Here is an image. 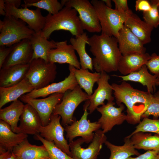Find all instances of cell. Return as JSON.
Listing matches in <instances>:
<instances>
[{
  "mask_svg": "<svg viewBox=\"0 0 159 159\" xmlns=\"http://www.w3.org/2000/svg\"><path fill=\"white\" fill-rule=\"evenodd\" d=\"M90 51L94 56L93 68L96 72L107 73L118 71L120 59L122 56L117 39L103 34L93 35L89 37Z\"/></svg>",
  "mask_w": 159,
  "mask_h": 159,
  "instance_id": "1",
  "label": "cell"
},
{
  "mask_svg": "<svg viewBox=\"0 0 159 159\" xmlns=\"http://www.w3.org/2000/svg\"><path fill=\"white\" fill-rule=\"evenodd\" d=\"M77 12L74 8L65 6L57 14H48L42 31L43 36L48 39L54 31L64 30L69 32L73 36L78 37L84 33Z\"/></svg>",
  "mask_w": 159,
  "mask_h": 159,
  "instance_id": "2",
  "label": "cell"
},
{
  "mask_svg": "<svg viewBox=\"0 0 159 159\" xmlns=\"http://www.w3.org/2000/svg\"><path fill=\"white\" fill-rule=\"evenodd\" d=\"M101 28L102 34L117 38L126 19L132 12L123 13L107 6L102 0H92Z\"/></svg>",
  "mask_w": 159,
  "mask_h": 159,
  "instance_id": "3",
  "label": "cell"
},
{
  "mask_svg": "<svg viewBox=\"0 0 159 159\" xmlns=\"http://www.w3.org/2000/svg\"><path fill=\"white\" fill-rule=\"evenodd\" d=\"M0 46L9 47L24 39H30L35 32L23 20L11 15L0 20Z\"/></svg>",
  "mask_w": 159,
  "mask_h": 159,
  "instance_id": "4",
  "label": "cell"
},
{
  "mask_svg": "<svg viewBox=\"0 0 159 159\" xmlns=\"http://www.w3.org/2000/svg\"><path fill=\"white\" fill-rule=\"evenodd\" d=\"M89 97L78 85L64 94L62 101L56 106L52 114L61 117L64 126L70 125L74 121L73 115L76 108L82 102L88 100Z\"/></svg>",
  "mask_w": 159,
  "mask_h": 159,
  "instance_id": "5",
  "label": "cell"
},
{
  "mask_svg": "<svg viewBox=\"0 0 159 159\" xmlns=\"http://www.w3.org/2000/svg\"><path fill=\"white\" fill-rule=\"evenodd\" d=\"M55 63L47 62L41 59L32 60L26 77L34 87L38 90L50 85L55 80L57 74Z\"/></svg>",
  "mask_w": 159,
  "mask_h": 159,
  "instance_id": "6",
  "label": "cell"
},
{
  "mask_svg": "<svg viewBox=\"0 0 159 159\" xmlns=\"http://www.w3.org/2000/svg\"><path fill=\"white\" fill-rule=\"evenodd\" d=\"M90 102L86 101L83 106L84 112L80 120L74 121L70 125L64 126V130L66 132V137L69 143L72 142L74 138L81 137L86 143H89L93 140L95 133L100 129L101 125L97 121L91 122L87 117L89 114L87 111Z\"/></svg>",
  "mask_w": 159,
  "mask_h": 159,
  "instance_id": "7",
  "label": "cell"
},
{
  "mask_svg": "<svg viewBox=\"0 0 159 159\" xmlns=\"http://www.w3.org/2000/svg\"><path fill=\"white\" fill-rule=\"evenodd\" d=\"M65 6L75 9L82 27L90 33H99L101 28L95 7L88 0H65Z\"/></svg>",
  "mask_w": 159,
  "mask_h": 159,
  "instance_id": "8",
  "label": "cell"
},
{
  "mask_svg": "<svg viewBox=\"0 0 159 159\" xmlns=\"http://www.w3.org/2000/svg\"><path fill=\"white\" fill-rule=\"evenodd\" d=\"M107 139L102 130L99 129L95 132L93 140L87 148L81 147L85 143L82 138L73 141L69 143L72 157L74 159H97Z\"/></svg>",
  "mask_w": 159,
  "mask_h": 159,
  "instance_id": "9",
  "label": "cell"
},
{
  "mask_svg": "<svg viewBox=\"0 0 159 159\" xmlns=\"http://www.w3.org/2000/svg\"><path fill=\"white\" fill-rule=\"evenodd\" d=\"M63 95L62 93H56L47 97L38 99L29 97L24 94L19 99L22 102L30 105L36 111L40 118L42 125L45 126L49 122L53 110L61 102Z\"/></svg>",
  "mask_w": 159,
  "mask_h": 159,
  "instance_id": "10",
  "label": "cell"
},
{
  "mask_svg": "<svg viewBox=\"0 0 159 159\" xmlns=\"http://www.w3.org/2000/svg\"><path fill=\"white\" fill-rule=\"evenodd\" d=\"M61 118L60 115L52 114L48 124L40 126L39 134L46 140L54 142L56 147L72 157L69 144L64 136V129L60 123Z\"/></svg>",
  "mask_w": 159,
  "mask_h": 159,
  "instance_id": "11",
  "label": "cell"
},
{
  "mask_svg": "<svg viewBox=\"0 0 159 159\" xmlns=\"http://www.w3.org/2000/svg\"><path fill=\"white\" fill-rule=\"evenodd\" d=\"M115 105L113 101L107 102L96 109L101 115L97 122L104 134L111 130L115 126L120 125L127 120L126 115L123 112L125 108L124 104H121L119 107L114 106Z\"/></svg>",
  "mask_w": 159,
  "mask_h": 159,
  "instance_id": "12",
  "label": "cell"
},
{
  "mask_svg": "<svg viewBox=\"0 0 159 159\" xmlns=\"http://www.w3.org/2000/svg\"><path fill=\"white\" fill-rule=\"evenodd\" d=\"M5 6L6 16H12L23 20L35 32H41L44 28L46 17L42 15L40 9L32 10L26 7L19 8L7 3H5Z\"/></svg>",
  "mask_w": 159,
  "mask_h": 159,
  "instance_id": "13",
  "label": "cell"
},
{
  "mask_svg": "<svg viewBox=\"0 0 159 159\" xmlns=\"http://www.w3.org/2000/svg\"><path fill=\"white\" fill-rule=\"evenodd\" d=\"M100 73V77L97 82V87L89 96L90 104L88 108L89 114L93 113L99 106L105 104V100L111 102H113L114 100V97L112 95L113 90L111 85L109 83L110 76L105 72Z\"/></svg>",
  "mask_w": 159,
  "mask_h": 159,
  "instance_id": "14",
  "label": "cell"
},
{
  "mask_svg": "<svg viewBox=\"0 0 159 159\" xmlns=\"http://www.w3.org/2000/svg\"><path fill=\"white\" fill-rule=\"evenodd\" d=\"M55 48L50 50L48 54V61L53 63H67L77 69L81 66L73 46L68 44L67 41L56 42Z\"/></svg>",
  "mask_w": 159,
  "mask_h": 159,
  "instance_id": "15",
  "label": "cell"
},
{
  "mask_svg": "<svg viewBox=\"0 0 159 159\" xmlns=\"http://www.w3.org/2000/svg\"><path fill=\"white\" fill-rule=\"evenodd\" d=\"M116 38L122 55L146 53V48L144 47V44L124 25Z\"/></svg>",
  "mask_w": 159,
  "mask_h": 159,
  "instance_id": "16",
  "label": "cell"
},
{
  "mask_svg": "<svg viewBox=\"0 0 159 159\" xmlns=\"http://www.w3.org/2000/svg\"><path fill=\"white\" fill-rule=\"evenodd\" d=\"M33 53L30 39H24L14 45L13 49L2 68L17 64H29L32 61Z\"/></svg>",
  "mask_w": 159,
  "mask_h": 159,
  "instance_id": "17",
  "label": "cell"
},
{
  "mask_svg": "<svg viewBox=\"0 0 159 159\" xmlns=\"http://www.w3.org/2000/svg\"><path fill=\"white\" fill-rule=\"evenodd\" d=\"M69 75L64 79L57 83H52L46 87L38 90L34 89L26 95L27 96L37 98L46 97L56 93L64 94L67 91L72 90L78 85L74 74L69 71Z\"/></svg>",
  "mask_w": 159,
  "mask_h": 159,
  "instance_id": "18",
  "label": "cell"
},
{
  "mask_svg": "<svg viewBox=\"0 0 159 159\" xmlns=\"http://www.w3.org/2000/svg\"><path fill=\"white\" fill-rule=\"evenodd\" d=\"M20 121L15 133L34 135L39 133L41 120L36 111L28 104L25 105Z\"/></svg>",
  "mask_w": 159,
  "mask_h": 159,
  "instance_id": "19",
  "label": "cell"
},
{
  "mask_svg": "<svg viewBox=\"0 0 159 159\" xmlns=\"http://www.w3.org/2000/svg\"><path fill=\"white\" fill-rule=\"evenodd\" d=\"M111 85L116 103L119 106L123 103L127 108L126 121L133 124L138 123L131 98L129 89L130 84L126 81H122L120 84L113 83Z\"/></svg>",
  "mask_w": 159,
  "mask_h": 159,
  "instance_id": "20",
  "label": "cell"
},
{
  "mask_svg": "<svg viewBox=\"0 0 159 159\" xmlns=\"http://www.w3.org/2000/svg\"><path fill=\"white\" fill-rule=\"evenodd\" d=\"M29 64H17L0 69V87L16 85L26 78Z\"/></svg>",
  "mask_w": 159,
  "mask_h": 159,
  "instance_id": "21",
  "label": "cell"
},
{
  "mask_svg": "<svg viewBox=\"0 0 159 159\" xmlns=\"http://www.w3.org/2000/svg\"><path fill=\"white\" fill-rule=\"evenodd\" d=\"M27 134L16 133L12 130L10 125L0 120V153L13 149L28 137Z\"/></svg>",
  "mask_w": 159,
  "mask_h": 159,
  "instance_id": "22",
  "label": "cell"
},
{
  "mask_svg": "<svg viewBox=\"0 0 159 159\" xmlns=\"http://www.w3.org/2000/svg\"><path fill=\"white\" fill-rule=\"evenodd\" d=\"M12 153L20 159H50L44 146L32 145L27 138L14 147Z\"/></svg>",
  "mask_w": 159,
  "mask_h": 159,
  "instance_id": "23",
  "label": "cell"
},
{
  "mask_svg": "<svg viewBox=\"0 0 159 159\" xmlns=\"http://www.w3.org/2000/svg\"><path fill=\"white\" fill-rule=\"evenodd\" d=\"M34 88L26 77L19 83L7 87H0V109L5 104L18 100Z\"/></svg>",
  "mask_w": 159,
  "mask_h": 159,
  "instance_id": "24",
  "label": "cell"
},
{
  "mask_svg": "<svg viewBox=\"0 0 159 159\" xmlns=\"http://www.w3.org/2000/svg\"><path fill=\"white\" fill-rule=\"evenodd\" d=\"M151 57V55L147 53L122 55L119 61L118 71L123 76L138 71L145 64Z\"/></svg>",
  "mask_w": 159,
  "mask_h": 159,
  "instance_id": "25",
  "label": "cell"
},
{
  "mask_svg": "<svg viewBox=\"0 0 159 159\" xmlns=\"http://www.w3.org/2000/svg\"><path fill=\"white\" fill-rule=\"evenodd\" d=\"M124 25L144 44L151 42V34L154 28L141 20L137 15L132 12L126 19Z\"/></svg>",
  "mask_w": 159,
  "mask_h": 159,
  "instance_id": "26",
  "label": "cell"
},
{
  "mask_svg": "<svg viewBox=\"0 0 159 159\" xmlns=\"http://www.w3.org/2000/svg\"><path fill=\"white\" fill-rule=\"evenodd\" d=\"M145 64L138 71L125 76L114 75L112 76L121 78L122 81H131L139 82L146 86L147 91L152 94L156 89V84L159 79L154 75L151 74Z\"/></svg>",
  "mask_w": 159,
  "mask_h": 159,
  "instance_id": "27",
  "label": "cell"
},
{
  "mask_svg": "<svg viewBox=\"0 0 159 159\" xmlns=\"http://www.w3.org/2000/svg\"><path fill=\"white\" fill-rule=\"evenodd\" d=\"M41 32H35L30 39L33 51L32 61L41 59L48 62V53L50 50L56 48V42L49 41L42 36Z\"/></svg>",
  "mask_w": 159,
  "mask_h": 159,
  "instance_id": "28",
  "label": "cell"
},
{
  "mask_svg": "<svg viewBox=\"0 0 159 159\" xmlns=\"http://www.w3.org/2000/svg\"><path fill=\"white\" fill-rule=\"evenodd\" d=\"M69 71L74 74L78 85L83 89L89 96L93 94L94 85L97 82L100 76V73L90 72L88 69H77L73 66L69 65Z\"/></svg>",
  "mask_w": 159,
  "mask_h": 159,
  "instance_id": "29",
  "label": "cell"
},
{
  "mask_svg": "<svg viewBox=\"0 0 159 159\" xmlns=\"http://www.w3.org/2000/svg\"><path fill=\"white\" fill-rule=\"evenodd\" d=\"M25 105L20 100L12 102L9 106L0 109V119L9 124L12 130L15 132L18 127Z\"/></svg>",
  "mask_w": 159,
  "mask_h": 159,
  "instance_id": "30",
  "label": "cell"
},
{
  "mask_svg": "<svg viewBox=\"0 0 159 159\" xmlns=\"http://www.w3.org/2000/svg\"><path fill=\"white\" fill-rule=\"evenodd\" d=\"M88 38L87 33L84 32L78 37H71L69 41L79 55L81 68L89 69L93 72L92 59L87 52L85 48Z\"/></svg>",
  "mask_w": 159,
  "mask_h": 159,
  "instance_id": "31",
  "label": "cell"
},
{
  "mask_svg": "<svg viewBox=\"0 0 159 159\" xmlns=\"http://www.w3.org/2000/svg\"><path fill=\"white\" fill-rule=\"evenodd\" d=\"M135 148L146 151L153 150L159 152V135H152L148 132H138L130 138Z\"/></svg>",
  "mask_w": 159,
  "mask_h": 159,
  "instance_id": "32",
  "label": "cell"
},
{
  "mask_svg": "<svg viewBox=\"0 0 159 159\" xmlns=\"http://www.w3.org/2000/svg\"><path fill=\"white\" fill-rule=\"evenodd\" d=\"M124 144L120 146L114 145L106 141L105 145L110 151L109 159H127L133 155H139L141 154L136 149L130 138L125 137Z\"/></svg>",
  "mask_w": 159,
  "mask_h": 159,
  "instance_id": "33",
  "label": "cell"
},
{
  "mask_svg": "<svg viewBox=\"0 0 159 159\" xmlns=\"http://www.w3.org/2000/svg\"><path fill=\"white\" fill-rule=\"evenodd\" d=\"M22 7L35 6L47 11L49 14L54 15L58 13L63 8L57 0H24Z\"/></svg>",
  "mask_w": 159,
  "mask_h": 159,
  "instance_id": "34",
  "label": "cell"
},
{
  "mask_svg": "<svg viewBox=\"0 0 159 159\" xmlns=\"http://www.w3.org/2000/svg\"><path fill=\"white\" fill-rule=\"evenodd\" d=\"M138 123L135 130L125 137L130 138L132 135L138 132H152L159 135V118L151 119L144 117Z\"/></svg>",
  "mask_w": 159,
  "mask_h": 159,
  "instance_id": "35",
  "label": "cell"
},
{
  "mask_svg": "<svg viewBox=\"0 0 159 159\" xmlns=\"http://www.w3.org/2000/svg\"><path fill=\"white\" fill-rule=\"evenodd\" d=\"M34 139L43 143L48 153L50 159H74L56 147L54 142L46 140L39 134L35 135Z\"/></svg>",
  "mask_w": 159,
  "mask_h": 159,
  "instance_id": "36",
  "label": "cell"
},
{
  "mask_svg": "<svg viewBox=\"0 0 159 159\" xmlns=\"http://www.w3.org/2000/svg\"><path fill=\"white\" fill-rule=\"evenodd\" d=\"M152 100L141 118L148 117L152 116L153 118L157 119L159 117V91L153 94Z\"/></svg>",
  "mask_w": 159,
  "mask_h": 159,
  "instance_id": "37",
  "label": "cell"
},
{
  "mask_svg": "<svg viewBox=\"0 0 159 159\" xmlns=\"http://www.w3.org/2000/svg\"><path fill=\"white\" fill-rule=\"evenodd\" d=\"M150 4L151 9L148 11L143 12V18L147 24L154 28H157L159 25V13L157 5L154 4Z\"/></svg>",
  "mask_w": 159,
  "mask_h": 159,
  "instance_id": "38",
  "label": "cell"
},
{
  "mask_svg": "<svg viewBox=\"0 0 159 159\" xmlns=\"http://www.w3.org/2000/svg\"><path fill=\"white\" fill-rule=\"evenodd\" d=\"M150 59L145 64L148 69L159 79V54L154 53L151 55Z\"/></svg>",
  "mask_w": 159,
  "mask_h": 159,
  "instance_id": "39",
  "label": "cell"
},
{
  "mask_svg": "<svg viewBox=\"0 0 159 159\" xmlns=\"http://www.w3.org/2000/svg\"><path fill=\"white\" fill-rule=\"evenodd\" d=\"M14 45L9 47L0 46V69L12 50Z\"/></svg>",
  "mask_w": 159,
  "mask_h": 159,
  "instance_id": "40",
  "label": "cell"
},
{
  "mask_svg": "<svg viewBox=\"0 0 159 159\" xmlns=\"http://www.w3.org/2000/svg\"><path fill=\"white\" fill-rule=\"evenodd\" d=\"M127 159H159V152L148 150L136 157H130Z\"/></svg>",
  "mask_w": 159,
  "mask_h": 159,
  "instance_id": "41",
  "label": "cell"
},
{
  "mask_svg": "<svg viewBox=\"0 0 159 159\" xmlns=\"http://www.w3.org/2000/svg\"><path fill=\"white\" fill-rule=\"evenodd\" d=\"M152 6L149 1L137 0L136 1L135 9L136 11H148L150 10Z\"/></svg>",
  "mask_w": 159,
  "mask_h": 159,
  "instance_id": "42",
  "label": "cell"
},
{
  "mask_svg": "<svg viewBox=\"0 0 159 159\" xmlns=\"http://www.w3.org/2000/svg\"><path fill=\"white\" fill-rule=\"evenodd\" d=\"M112 1L115 4V9L119 12L126 13L131 10L128 7L127 0H112Z\"/></svg>",
  "mask_w": 159,
  "mask_h": 159,
  "instance_id": "43",
  "label": "cell"
},
{
  "mask_svg": "<svg viewBox=\"0 0 159 159\" xmlns=\"http://www.w3.org/2000/svg\"><path fill=\"white\" fill-rule=\"evenodd\" d=\"M0 14L4 16L6 15L5 3L4 0H0Z\"/></svg>",
  "mask_w": 159,
  "mask_h": 159,
  "instance_id": "44",
  "label": "cell"
},
{
  "mask_svg": "<svg viewBox=\"0 0 159 159\" xmlns=\"http://www.w3.org/2000/svg\"><path fill=\"white\" fill-rule=\"evenodd\" d=\"M5 3L14 5L16 7L19 8L21 4V0H4Z\"/></svg>",
  "mask_w": 159,
  "mask_h": 159,
  "instance_id": "45",
  "label": "cell"
},
{
  "mask_svg": "<svg viewBox=\"0 0 159 159\" xmlns=\"http://www.w3.org/2000/svg\"><path fill=\"white\" fill-rule=\"evenodd\" d=\"M12 154V151L7 150L5 152L0 154V159H7Z\"/></svg>",
  "mask_w": 159,
  "mask_h": 159,
  "instance_id": "46",
  "label": "cell"
},
{
  "mask_svg": "<svg viewBox=\"0 0 159 159\" xmlns=\"http://www.w3.org/2000/svg\"><path fill=\"white\" fill-rule=\"evenodd\" d=\"M104 2L105 5L107 7L110 8H112V1L110 0H102Z\"/></svg>",
  "mask_w": 159,
  "mask_h": 159,
  "instance_id": "47",
  "label": "cell"
},
{
  "mask_svg": "<svg viewBox=\"0 0 159 159\" xmlns=\"http://www.w3.org/2000/svg\"><path fill=\"white\" fill-rule=\"evenodd\" d=\"M150 3L155 4L157 7V9L159 13V0H151L150 1Z\"/></svg>",
  "mask_w": 159,
  "mask_h": 159,
  "instance_id": "48",
  "label": "cell"
},
{
  "mask_svg": "<svg viewBox=\"0 0 159 159\" xmlns=\"http://www.w3.org/2000/svg\"><path fill=\"white\" fill-rule=\"evenodd\" d=\"M7 159H20L17 156L14 155L12 152L11 155Z\"/></svg>",
  "mask_w": 159,
  "mask_h": 159,
  "instance_id": "49",
  "label": "cell"
},
{
  "mask_svg": "<svg viewBox=\"0 0 159 159\" xmlns=\"http://www.w3.org/2000/svg\"><path fill=\"white\" fill-rule=\"evenodd\" d=\"M156 86H159V79L156 82Z\"/></svg>",
  "mask_w": 159,
  "mask_h": 159,
  "instance_id": "50",
  "label": "cell"
}]
</instances>
